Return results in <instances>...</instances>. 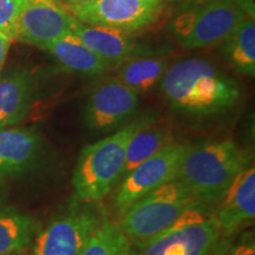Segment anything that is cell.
<instances>
[{"label": "cell", "instance_id": "obj_1", "mask_svg": "<svg viewBox=\"0 0 255 255\" xmlns=\"http://www.w3.org/2000/svg\"><path fill=\"white\" fill-rule=\"evenodd\" d=\"M161 89L175 109L199 115L228 109L240 95L237 82L199 58L181 60L169 68Z\"/></svg>", "mask_w": 255, "mask_h": 255}, {"label": "cell", "instance_id": "obj_2", "mask_svg": "<svg viewBox=\"0 0 255 255\" xmlns=\"http://www.w3.org/2000/svg\"><path fill=\"white\" fill-rule=\"evenodd\" d=\"M250 167V155L232 139L189 146L176 178L193 199L216 205L235 176Z\"/></svg>", "mask_w": 255, "mask_h": 255}, {"label": "cell", "instance_id": "obj_3", "mask_svg": "<svg viewBox=\"0 0 255 255\" xmlns=\"http://www.w3.org/2000/svg\"><path fill=\"white\" fill-rule=\"evenodd\" d=\"M148 121L120 128L113 135L83 148L72 174L75 194L82 202L100 201L121 180L128 143Z\"/></svg>", "mask_w": 255, "mask_h": 255}, {"label": "cell", "instance_id": "obj_4", "mask_svg": "<svg viewBox=\"0 0 255 255\" xmlns=\"http://www.w3.org/2000/svg\"><path fill=\"white\" fill-rule=\"evenodd\" d=\"M250 15L254 17L251 0H207L175 18L170 30L187 49H205L222 44Z\"/></svg>", "mask_w": 255, "mask_h": 255}, {"label": "cell", "instance_id": "obj_5", "mask_svg": "<svg viewBox=\"0 0 255 255\" xmlns=\"http://www.w3.org/2000/svg\"><path fill=\"white\" fill-rule=\"evenodd\" d=\"M182 182L175 178L158 187L121 214L119 228L130 241H146L167 229L194 202Z\"/></svg>", "mask_w": 255, "mask_h": 255}, {"label": "cell", "instance_id": "obj_6", "mask_svg": "<svg viewBox=\"0 0 255 255\" xmlns=\"http://www.w3.org/2000/svg\"><path fill=\"white\" fill-rule=\"evenodd\" d=\"M63 6L81 23L132 34L154 23L163 9L164 0H94Z\"/></svg>", "mask_w": 255, "mask_h": 255}, {"label": "cell", "instance_id": "obj_7", "mask_svg": "<svg viewBox=\"0 0 255 255\" xmlns=\"http://www.w3.org/2000/svg\"><path fill=\"white\" fill-rule=\"evenodd\" d=\"M189 146L171 143L128 174L115 195L116 212L121 215L137 200L175 180Z\"/></svg>", "mask_w": 255, "mask_h": 255}, {"label": "cell", "instance_id": "obj_8", "mask_svg": "<svg viewBox=\"0 0 255 255\" xmlns=\"http://www.w3.org/2000/svg\"><path fill=\"white\" fill-rule=\"evenodd\" d=\"M100 222L92 209L73 205L40 232L34 255H81Z\"/></svg>", "mask_w": 255, "mask_h": 255}, {"label": "cell", "instance_id": "obj_9", "mask_svg": "<svg viewBox=\"0 0 255 255\" xmlns=\"http://www.w3.org/2000/svg\"><path fill=\"white\" fill-rule=\"evenodd\" d=\"M137 109L136 92L119 78H108L91 91L83 117L89 130L103 133L122 127Z\"/></svg>", "mask_w": 255, "mask_h": 255}, {"label": "cell", "instance_id": "obj_10", "mask_svg": "<svg viewBox=\"0 0 255 255\" xmlns=\"http://www.w3.org/2000/svg\"><path fill=\"white\" fill-rule=\"evenodd\" d=\"M222 238L215 219L182 228L164 229L139 242L136 255H213Z\"/></svg>", "mask_w": 255, "mask_h": 255}, {"label": "cell", "instance_id": "obj_11", "mask_svg": "<svg viewBox=\"0 0 255 255\" xmlns=\"http://www.w3.org/2000/svg\"><path fill=\"white\" fill-rule=\"evenodd\" d=\"M71 19L59 0H25L18 20V40L44 49L71 33Z\"/></svg>", "mask_w": 255, "mask_h": 255}, {"label": "cell", "instance_id": "obj_12", "mask_svg": "<svg viewBox=\"0 0 255 255\" xmlns=\"http://www.w3.org/2000/svg\"><path fill=\"white\" fill-rule=\"evenodd\" d=\"M214 216L222 234L231 235L255 216V170L248 167L235 176L216 203Z\"/></svg>", "mask_w": 255, "mask_h": 255}, {"label": "cell", "instance_id": "obj_13", "mask_svg": "<svg viewBox=\"0 0 255 255\" xmlns=\"http://www.w3.org/2000/svg\"><path fill=\"white\" fill-rule=\"evenodd\" d=\"M71 33L96 56L111 65H120L137 49L131 34L115 28L81 23L73 17Z\"/></svg>", "mask_w": 255, "mask_h": 255}, {"label": "cell", "instance_id": "obj_14", "mask_svg": "<svg viewBox=\"0 0 255 255\" xmlns=\"http://www.w3.org/2000/svg\"><path fill=\"white\" fill-rule=\"evenodd\" d=\"M39 151V136L32 130H1L0 131V175L23 173L34 163Z\"/></svg>", "mask_w": 255, "mask_h": 255}, {"label": "cell", "instance_id": "obj_15", "mask_svg": "<svg viewBox=\"0 0 255 255\" xmlns=\"http://www.w3.org/2000/svg\"><path fill=\"white\" fill-rule=\"evenodd\" d=\"M33 98V77L27 71H14L0 78V129L23 120Z\"/></svg>", "mask_w": 255, "mask_h": 255}, {"label": "cell", "instance_id": "obj_16", "mask_svg": "<svg viewBox=\"0 0 255 255\" xmlns=\"http://www.w3.org/2000/svg\"><path fill=\"white\" fill-rule=\"evenodd\" d=\"M168 69V60L164 57L136 49L119 65V79L136 94H142L161 83Z\"/></svg>", "mask_w": 255, "mask_h": 255}, {"label": "cell", "instance_id": "obj_17", "mask_svg": "<svg viewBox=\"0 0 255 255\" xmlns=\"http://www.w3.org/2000/svg\"><path fill=\"white\" fill-rule=\"evenodd\" d=\"M49 51L63 68L83 76H97L111 68V64L96 56L72 33L47 44Z\"/></svg>", "mask_w": 255, "mask_h": 255}, {"label": "cell", "instance_id": "obj_18", "mask_svg": "<svg viewBox=\"0 0 255 255\" xmlns=\"http://www.w3.org/2000/svg\"><path fill=\"white\" fill-rule=\"evenodd\" d=\"M225 58L239 73L255 75V23L254 17L245 18L223 41Z\"/></svg>", "mask_w": 255, "mask_h": 255}, {"label": "cell", "instance_id": "obj_19", "mask_svg": "<svg viewBox=\"0 0 255 255\" xmlns=\"http://www.w3.org/2000/svg\"><path fill=\"white\" fill-rule=\"evenodd\" d=\"M171 143L175 142L170 132L162 128H154L150 127L149 123H145L133 133L131 139L128 143L121 180Z\"/></svg>", "mask_w": 255, "mask_h": 255}, {"label": "cell", "instance_id": "obj_20", "mask_svg": "<svg viewBox=\"0 0 255 255\" xmlns=\"http://www.w3.org/2000/svg\"><path fill=\"white\" fill-rule=\"evenodd\" d=\"M36 225L15 209H0V255H12L30 244Z\"/></svg>", "mask_w": 255, "mask_h": 255}, {"label": "cell", "instance_id": "obj_21", "mask_svg": "<svg viewBox=\"0 0 255 255\" xmlns=\"http://www.w3.org/2000/svg\"><path fill=\"white\" fill-rule=\"evenodd\" d=\"M130 240L116 223L103 220L89 239L81 255H130Z\"/></svg>", "mask_w": 255, "mask_h": 255}, {"label": "cell", "instance_id": "obj_22", "mask_svg": "<svg viewBox=\"0 0 255 255\" xmlns=\"http://www.w3.org/2000/svg\"><path fill=\"white\" fill-rule=\"evenodd\" d=\"M25 0H0V32L18 40V20Z\"/></svg>", "mask_w": 255, "mask_h": 255}, {"label": "cell", "instance_id": "obj_23", "mask_svg": "<svg viewBox=\"0 0 255 255\" xmlns=\"http://www.w3.org/2000/svg\"><path fill=\"white\" fill-rule=\"evenodd\" d=\"M229 255H255L254 239L251 237L245 238L237 246L232 248Z\"/></svg>", "mask_w": 255, "mask_h": 255}, {"label": "cell", "instance_id": "obj_24", "mask_svg": "<svg viewBox=\"0 0 255 255\" xmlns=\"http://www.w3.org/2000/svg\"><path fill=\"white\" fill-rule=\"evenodd\" d=\"M11 39L6 37L4 33L0 32V71H1L2 66H4L6 56H7L9 45H11Z\"/></svg>", "mask_w": 255, "mask_h": 255}, {"label": "cell", "instance_id": "obj_25", "mask_svg": "<svg viewBox=\"0 0 255 255\" xmlns=\"http://www.w3.org/2000/svg\"><path fill=\"white\" fill-rule=\"evenodd\" d=\"M63 4H69V5H75V4H85V2L94 1V0H59Z\"/></svg>", "mask_w": 255, "mask_h": 255}, {"label": "cell", "instance_id": "obj_26", "mask_svg": "<svg viewBox=\"0 0 255 255\" xmlns=\"http://www.w3.org/2000/svg\"><path fill=\"white\" fill-rule=\"evenodd\" d=\"M170 1H175V2H187V1H194V0H170Z\"/></svg>", "mask_w": 255, "mask_h": 255}]
</instances>
